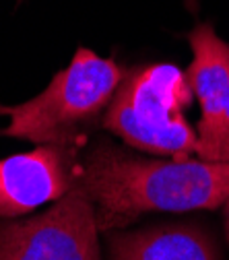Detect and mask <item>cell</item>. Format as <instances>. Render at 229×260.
Instances as JSON below:
<instances>
[{"label": "cell", "instance_id": "6da1fadb", "mask_svg": "<svg viewBox=\"0 0 229 260\" xmlns=\"http://www.w3.org/2000/svg\"><path fill=\"white\" fill-rule=\"evenodd\" d=\"M77 184L95 207L100 232H114L151 211L221 207L229 199V164L149 159L100 141L79 161Z\"/></svg>", "mask_w": 229, "mask_h": 260}, {"label": "cell", "instance_id": "7a4b0ae2", "mask_svg": "<svg viewBox=\"0 0 229 260\" xmlns=\"http://www.w3.org/2000/svg\"><path fill=\"white\" fill-rule=\"evenodd\" d=\"M124 77L126 71L116 60L79 48L73 62L34 100L0 106V114L11 118L0 135L36 145L81 149L85 133L104 118Z\"/></svg>", "mask_w": 229, "mask_h": 260}, {"label": "cell", "instance_id": "3957f363", "mask_svg": "<svg viewBox=\"0 0 229 260\" xmlns=\"http://www.w3.org/2000/svg\"><path fill=\"white\" fill-rule=\"evenodd\" d=\"M192 95L186 73L174 64L141 67L126 73L102 124L137 151L186 159L199 151V137L186 118Z\"/></svg>", "mask_w": 229, "mask_h": 260}, {"label": "cell", "instance_id": "277c9868", "mask_svg": "<svg viewBox=\"0 0 229 260\" xmlns=\"http://www.w3.org/2000/svg\"><path fill=\"white\" fill-rule=\"evenodd\" d=\"M97 232L95 207L75 182L50 211L0 225V260H102Z\"/></svg>", "mask_w": 229, "mask_h": 260}, {"label": "cell", "instance_id": "5b68a950", "mask_svg": "<svg viewBox=\"0 0 229 260\" xmlns=\"http://www.w3.org/2000/svg\"><path fill=\"white\" fill-rule=\"evenodd\" d=\"M188 42L192 62L186 77L201 104L196 155L203 161L229 164V46L211 23L196 25Z\"/></svg>", "mask_w": 229, "mask_h": 260}, {"label": "cell", "instance_id": "8992f818", "mask_svg": "<svg viewBox=\"0 0 229 260\" xmlns=\"http://www.w3.org/2000/svg\"><path fill=\"white\" fill-rule=\"evenodd\" d=\"M79 149L40 145L34 151L0 159V217H23L60 201L79 176Z\"/></svg>", "mask_w": 229, "mask_h": 260}, {"label": "cell", "instance_id": "52a82bcc", "mask_svg": "<svg viewBox=\"0 0 229 260\" xmlns=\"http://www.w3.org/2000/svg\"><path fill=\"white\" fill-rule=\"evenodd\" d=\"M112 260H221L217 244L192 225H157L110 234Z\"/></svg>", "mask_w": 229, "mask_h": 260}, {"label": "cell", "instance_id": "ba28073f", "mask_svg": "<svg viewBox=\"0 0 229 260\" xmlns=\"http://www.w3.org/2000/svg\"><path fill=\"white\" fill-rule=\"evenodd\" d=\"M225 230H227V240H229V199H227V209H225Z\"/></svg>", "mask_w": 229, "mask_h": 260}]
</instances>
